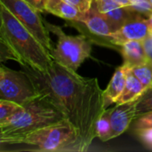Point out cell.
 Wrapping results in <instances>:
<instances>
[{"label":"cell","instance_id":"22","mask_svg":"<svg viewBox=\"0 0 152 152\" xmlns=\"http://www.w3.org/2000/svg\"><path fill=\"white\" fill-rule=\"evenodd\" d=\"M94 4L97 10L102 13H105L116 8L121 7V5L114 0H95Z\"/></svg>","mask_w":152,"mask_h":152},{"label":"cell","instance_id":"20","mask_svg":"<svg viewBox=\"0 0 152 152\" xmlns=\"http://www.w3.org/2000/svg\"><path fill=\"white\" fill-rule=\"evenodd\" d=\"M129 6L142 17H147V19L152 12V4L150 0H139L137 2L132 3Z\"/></svg>","mask_w":152,"mask_h":152},{"label":"cell","instance_id":"25","mask_svg":"<svg viewBox=\"0 0 152 152\" xmlns=\"http://www.w3.org/2000/svg\"><path fill=\"white\" fill-rule=\"evenodd\" d=\"M142 43L145 48L148 61L152 64V32L150 33V35L142 41Z\"/></svg>","mask_w":152,"mask_h":152},{"label":"cell","instance_id":"18","mask_svg":"<svg viewBox=\"0 0 152 152\" xmlns=\"http://www.w3.org/2000/svg\"><path fill=\"white\" fill-rule=\"evenodd\" d=\"M21 108L22 105L14 102L0 100V125L7 122Z\"/></svg>","mask_w":152,"mask_h":152},{"label":"cell","instance_id":"13","mask_svg":"<svg viewBox=\"0 0 152 152\" xmlns=\"http://www.w3.org/2000/svg\"><path fill=\"white\" fill-rule=\"evenodd\" d=\"M124 64L129 69L148 62V57L142 41H129L120 46Z\"/></svg>","mask_w":152,"mask_h":152},{"label":"cell","instance_id":"4","mask_svg":"<svg viewBox=\"0 0 152 152\" xmlns=\"http://www.w3.org/2000/svg\"><path fill=\"white\" fill-rule=\"evenodd\" d=\"M78 142L77 130L68 119H64L28 134L22 140L1 151L78 152Z\"/></svg>","mask_w":152,"mask_h":152},{"label":"cell","instance_id":"21","mask_svg":"<svg viewBox=\"0 0 152 152\" xmlns=\"http://www.w3.org/2000/svg\"><path fill=\"white\" fill-rule=\"evenodd\" d=\"M147 128H152V111L142 114V116L138 117L136 118L134 127V131Z\"/></svg>","mask_w":152,"mask_h":152},{"label":"cell","instance_id":"23","mask_svg":"<svg viewBox=\"0 0 152 152\" xmlns=\"http://www.w3.org/2000/svg\"><path fill=\"white\" fill-rule=\"evenodd\" d=\"M137 134L139 139L142 141V143H144L147 147L152 149V128L147 129H142L135 131Z\"/></svg>","mask_w":152,"mask_h":152},{"label":"cell","instance_id":"24","mask_svg":"<svg viewBox=\"0 0 152 152\" xmlns=\"http://www.w3.org/2000/svg\"><path fill=\"white\" fill-rule=\"evenodd\" d=\"M83 12H87L93 6V0H66Z\"/></svg>","mask_w":152,"mask_h":152},{"label":"cell","instance_id":"11","mask_svg":"<svg viewBox=\"0 0 152 152\" xmlns=\"http://www.w3.org/2000/svg\"><path fill=\"white\" fill-rule=\"evenodd\" d=\"M81 23L86 25L91 33L99 37H108L114 33L110 21L103 13L97 10L95 4H93L90 11L86 13L85 19Z\"/></svg>","mask_w":152,"mask_h":152},{"label":"cell","instance_id":"2","mask_svg":"<svg viewBox=\"0 0 152 152\" xmlns=\"http://www.w3.org/2000/svg\"><path fill=\"white\" fill-rule=\"evenodd\" d=\"M0 20L1 61L12 60L21 67L45 71L53 61L51 53L2 4Z\"/></svg>","mask_w":152,"mask_h":152},{"label":"cell","instance_id":"3","mask_svg":"<svg viewBox=\"0 0 152 152\" xmlns=\"http://www.w3.org/2000/svg\"><path fill=\"white\" fill-rule=\"evenodd\" d=\"M67 119L65 113L47 95L40 94L26 102L7 122L0 125L1 151L28 134Z\"/></svg>","mask_w":152,"mask_h":152},{"label":"cell","instance_id":"8","mask_svg":"<svg viewBox=\"0 0 152 152\" xmlns=\"http://www.w3.org/2000/svg\"><path fill=\"white\" fill-rule=\"evenodd\" d=\"M151 33L148 19L138 17L124 24L119 29L107 37L114 45L121 46L129 41H143Z\"/></svg>","mask_w":152,"mask_h":152},{"label":"cell","instance_id":"17","mask_svg":"<svg viewBox=\"0 0 152 152\" xmlns=\"http://www.w3.org/2000/svg\"><path fill=\"white\" fill-rule=\"evenodd\" d=\"M135 77L143 85L145 90L152 86V64L151 62H146L142 65L136 66L131 69Z\"/></svg>","mask_w":152,"mask_h":152},{"label":"cell","instance_id":"1","mask_svg":"<svg viewBox=\"0 0 152 152\" xmlns=\"http://www.w3.org/2000/svg\"><path fill=\"white\" fill-rule=\"evenodd\" d=\"M38 92L51 98L76 127L78 152L87 151L96 138V123L106 110L96 77H85L53 61L45 71L22 67Z\"/></svg>","mask_w":152,"mask_h":152},{"label":"cell","instance_id":"29","mask_svg":"<svg viewBox=\"0 0 152 152\" xmlns=\"http://www.w3.org/2000/svg\"><path fill=\"white\" fill-rule=\"evenodd\" d=\"M132 3H134V2H137V1H139V0H130Z\"/></svg>","mask_w":152,"mask_h":152},{"label":"cell","instance_id":"14","mask_svg":"<svg viewBox=\"0 0 152 152\" xmlns=\"http://www.w3.org/2000/svg\"><path fill=\"white\" fill-rule=\"evenodd\" d=\"M145 88L141 81L135 77L133 73L132 69L128 68L126 72V81L124 91L116 104H120L127 102H131L136 100L142 96V94L145 92Z\"/></svg>","mask_w":152,"mask_h":152},{"label":"cell","instance_id":"12","mask_svg":"<svg viewBox=\"0 0 152 152\" xmlns=\"http://www.w3.org/2000/svg\"><path fill=\"white\" fill-rule=\"evenodd\" d=\"M45 7L46 12L70 21L82 22L86 13L79 11L66 0H45Z\"/></svg>","mask_w":152,"mask_h":152},{"label":"cell","instance_id":"10","mask_svg":"<svg viewBox=\"0 0 152 152\" xmlns=\"http://www.w3.org/2000/svg\"><path fill=\"white\" fill-rule=\"evenodd\" d=\"M127 69L128 68L125 65L118 68L114 72L107 88L103 91V104L105 109H108V107L111 104L116 103L122 94L126 86Z\"/></svg>","mask_w":152,"mask_h":152},{"label":"cell","instance_id":"26","mask_svg":"<svg viewBox=\"0 0 152 152\" xmlns=\"http://www.w3.org/2000/svg\"><path fill=\"white\" fill-rule=\"evenodd\" d=\"M26 3H28L29 5H31L33 8H35L39 12H46L45 7V0H24Z\"/></svg>","mask_w":152,"mask_h":152},{"label":"cell","instance_id":"7","mask_svg":"<svg viewBox=\"0 0 152 152\" xmlns=\"http://www.w3.org/2000/svg\"><path fill=\"white\" fill-rule=\"evenodd\" d=\"M0 4H4L50 53L53 51L54 46L49 30L38 11L24 0H0Z\"/></svg>","mask_w":152,"mask_h":152},{"label":"cell","instance_id":"19","mask_svg":"<svg viewBox=\"0 0 152 152\" xmlns=\"http://www.w3.org/2000/svg\"><path fill=\"white\" fill-rule=\"evenodd\" d=\"M137 118L142 114L152 111V86L148 88L138 99L136 104Z\"/></svg>","mask_w":152,"mask_h":152},{"label":"cell","instance_id":"28","mask_svg":"<svg viewBox=\"0 0 152 152\" xmlns=\"http://www.w3.org/2000/svg\"><path fill=\"white\" fill-rule=\"evenodd\" d=\"M148 21H149V25H150V28H151V32H152V12L150 15V17L148 18Z\"/></svg>","mask_w":152,"mask_h":152},{"label":"cell","instance_id":"6","mask_svg":"<svg viewBox=\"0 0 152 152\" xmlns=\"http://www.w3.org/2000/svg\"><path fill=\"white\" fill-rule=\"evenodd\" d=\"M38 95L40 93L26 71L0 67V100L23 105Z\"/></svg>","mask_w":152,"mask_h":152},{"label":"cell","instance_id":"9","mask_svg":"<svg viewBox=\"0 0 152 152\" xmlns=\"http://www.w3.org/2000/svg\"><path fill=\"white\" fill-rule=\"evenodd\" d=\"M138 99L117 104L114 108H112L110 115L111 139L125 133L132 122L137 118L136 104Z\"/></svg>","mask_w":152,"mask_h":152},{"label":"cell","instance_id":"27","mask_svg":"<svg viewBox=\"0 0 152 152\" xmlns=\"http://www.w3.org/2000/svg\"><path fill=\"white\" fill-rule=\"evenodd\" d=\"M116 1L118 4H119L121 6H128L132 4V2L130 0H114Z\"/></svg>","mask_w":152,"mask_h":152},{"label":"cell","instance_id":"15","mask_svg":"<svg viewBox=\"0 0 152 152\" xmlns=\"http://www.w3.org/2000/svg\"><path fill=\"white\" fill-rule=\"evenodd\" d=\"M103 14L110 21L114 32L119 29L124 24H126L129 20L136 19L138 17H142L141 14L134 12L129 5L116 8Z\"/></svg>","mask_w":152,"mask_h":152},{"label":"cell","instance_id":"16","mask_svg":"<svg viewBox=\"0 0 152 152\" xmlns=\"http://www.w3.org/2000/svg\"><path fill=\"white\" fill-rule=\"evenodd\" d=\"M111 110L112 108L106 109L96 123V137L102 142H107L111 139Z\"/></svg>","mask_w":152,"mask_h":152},{"label":"cell","instance_id":"5","mask_svg":"<svg viewBox=\"0 0 152 152\" xmlns=\"http://www.w3.org/2000/svg\"><path fill=\"white\" fill-rule=\"evenodd\" d=\"M49 30L58 37V42L51 54L60 64L77 71L80 65L91 55V41L84 36H69L62 29L45 20Z\"/></svg>","mask_w":152,"mask_h":152},{"label":"cell","instance_id":"30","mask_svg":"<svg viewBox=\"0 0 152 152\" xmlns=\"http://www.w3.org/2000/svg\"><path fill=\"white\" fill-rule=\"evenodd\" d=\"M150 1H151V4H152V0H150Z\"/></svg>","mask_w":152,"mask_h":152}]
</instances>
